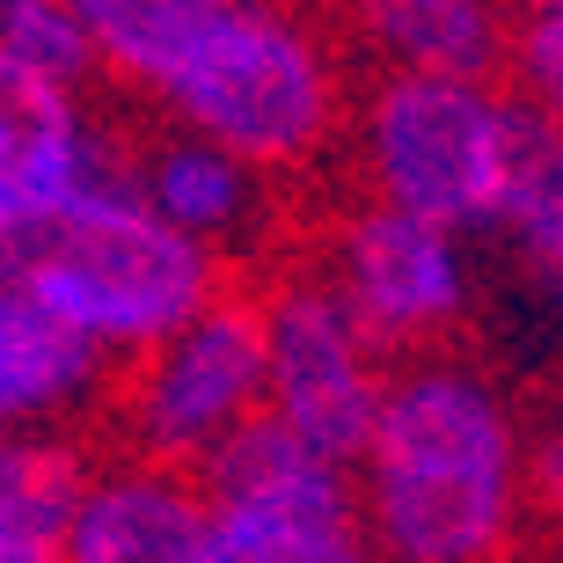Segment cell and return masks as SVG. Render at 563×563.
Masks as SVG:
<instances>
[{
    "label": "cell",
    "instance_id": "2e32d148",
    "mask_svg": "<svg viewBox=\"0 0 563 563\" xmlns=\"http://www.w3.org/2000/svg\"><path fill=\"white\" fill-rule=\"evenodd\" d=\"M0 52L44 81L88 88L96 81V30L88 0H0Z\"/></svg>",
    "mask_w": 563,
    "mask_h": 563
},
{
    "label": "cell",
    "instance_id": "8fae6325",
    "mask_svg": "<svg viewBox=\"0 0 563 563\" xmlns=\"http://www.w3.org/2000/svg\"><path fill=\"white\" fill-rule=\"evenodd\" d=\"M59 563H212L206 483L140 454H96Z\"/></svg>",
    "mask_w": 563,
    "mask_h": 563
},
{
    "label": "cell",
    "instance_id": "7c38bea8",
    "mask_svg": "<svg viewBox=\"0 0 563 563\" xmlns=\"http://www.w3.org/2000/svg\"><path fill=\"white\" fill-rule=\"evenodd\" d=\"M96 410H110V366L0 272V432H81Z\"/></svg>",
    "mask_w": 563,
    "mask_h": 563
},
{
    "label": "cell",
    "instance_id": "277c9868",
    "mask_svg": "<svg viewBox=\"0 0 563 563\" xmlns=\"http://www.w3.org/2000/svg\"><path fill=\"white\" fill-rule=\"evenodd\" d=\"M110 374L132 366L140 352H154L162 336H176L198 308H212L234 286V272L220 256L190 250L176 228H162L146 198L118 176L88 190L37 250L8 264Z\"/></svg>",
    "mask_w": 563,
    "mask_h": 563
},
{
    "label": "cell",
    "instance_id": "5b68a950",
    "mask_svg": "<svg viewBox=\"0 0 563 563\" xmlns=\"http://www.w3.org/2000/svg\"><path fill=\"white\" fill-rule=\"evenodd\" d=\"M110 424H118V454L162 461L184 476L212 468L250 424H264V330L250 292L228 286L176 336L118 366Z\"/></svg>",
    "mask_w": 563,
    "mask_h": 563
},
{
    "label": "cell",
    "instance_id": "9a60e30c",
    "mask_svg": "<svg viewBox=\"0 0 563 563\" xmlns=\"http://www.w3.org/2000/svg\"><path fill=\"white\" fill-rule=\"evenodd\" d=\"M498 242H505V256H512L520 292L563 330V140H542L520 198L505 212Z\"/></svg>",
    "mask_w": 563,
    "mask_h": 563
},
{
    "label": "cell",
    "instance_id": "e0dca14e",
    "mask_svg": "<svg viewBox=\"0 0 563 563\" xmlns=\"http://www.w3.org/2000/svg\"><path fill=\"white\" fill-rule=\"evenodd\" d=\"M505 81L534 110V125L563 140V0H534L512 15V44H505Z\"/></svg>",
    "mask_w": 563,
    "mask_h": 563
},
{
    "label": "cell",
    "instance_id": "7a4b0ae2",
    "mask_svg": "<svg viewBox=\"0 0 563 563\" xmlns=\"http://www.w3.org/2000/svg\"><path fill=\"white\" fill-rule=\"evenodd\" d=\"M344 476L380 563H520L534 534V418L476 352L402 358Z\"/></svg>",
    "mask_w": 563,
    "mask_h": 563
},
{
    "label": "cell",
    "instance_id": "ac0fdd59",
    "mask_svg": "<svg viewBox=\"0 0 563 563\" xmlns=\"http://www.w3.org/2000/svg\"><path fill=\"white\" fill-rule=\"evenodd\" d=\"M534 527L563 534V410L534 418Z\"/></svg>",
    "mask_w": 563,
    "mask_h": 563
},
{
    "label": "cell",
    "instance_id": "5bb4252c",
    "mask_svg": "<svg viewBox=\"0 0 563 563\" xmlns=\"http://www.w3.org/2000/svg\"><path fill=\"white\" fill-rule=\"evenodd\" d=\"M88 468L81 432H0V563H59Z\"/></svg>",
    "mask_w": 563,
    "mask_h": 563
},
{
    "label": "cell",
    "instance_id": "3957f363",
    "mask_svg": "<svg viewBox=\"0 0 563 563\" xmlns=\"http://www.w3.org/2000/svg\"><path fill=\"white\" fill-rule=\"evenodd\" d=\"M549 132L512 81L468 74H366L344 118L352 198L410 212L461 242H498Z\"/></svg>",
    "mask_w": 563,
    "mask_h": 563
},
{
    "label": "cell",
    "instance_id": "4fadbf2b",
    "mask_svg": "<svg viewBox=\"0 0 563 563\" xmlns=\"http://www.w3.org/2000/svg\"><path fill=\"white\" fill-rule=\"evenodd\" d=\"M344 44L374 59V74H468L505 81L512 15L483 0H374L344 15Z\"/></svg>",
    "mask_w": 563,
    "mask_h": 563
},
{
    "label": "cell",
    "instance_id": "30bf717a",
    "mask_svg": "<svg viewBox=\"0 0 563 563\" xmlns=\"http://www.w3.org/2000/svg\"><path fill=\"white\" fill-rule=\"evenodd\" d=\"M125 184L146 198V212L176 228L190 250L220 256V264H242V256H264L278 234V184L256 176L250 162H234L206 140H184V132H146L125 146Z\"/></svg>",
    "mask_w": 563,
    "mask_h": 563
},
{
    "label": "cell",
    "instance_id": "9c48e42d",
    "mask_svg": "<svg viewBox=\"0 0 563 563\" xmlns=\"http://www.w3.org/2000/svg\"><path fill=\"white\" fill-rule=\"evenodd\" d=\"M125 140L88 88L44 81L0 52V272L22 264L88 190L118 176Z\"/></svg>",
    "mask_w": 563,
    "mask_h": 563
},
{
    "label": "cell",
    "instance_id": "ba28073f",
    "mask_svg": "<svg viewBox=\"0 0 563 563\" xmlns=\"http://www.w3.org/2000/svg\"><path fill=\"white\" fill-rule=\"evenodd\" d=\"M212 505V563H380L344 461L300 446L272 418L198 468Z\"/></svg>",
    "mask_w": 563,
    "mask_h": 563
},
{
    "label": "cell",
    "instance_id": "8992f818",
    "mask_svg": "<svg viewBox=\"0 0 563 563\" xmlns=\"http://www.w3.org/2000/svg\"><path fill=\"white\" fill-rule=\"evenodd\" d=\"M308 264L322 272V286L344 300V314L366 330V344L388 366L461 352V336L483 308L476 242L424 228L410 212L366 206V198H344L322 220Z\"/></svg>",
    "mask_w": 563,
    "mask_h": 563
},
{
    "label": "cell",
    "instance_id": "52a82bcc",
    "mask_svg": "<svg viewBox=\"0 0 563 563\" xmlns=\"http://www.w3.org/2000/svg\"><path fill=\"white\" fill-rule=\"evenodd\" d=\"M250 300L264 330V418L314 454L352 461L396 366L366 344V330L344 314V300L322 286L308 256L272 264Z\"/></svg>",
    "mask_w": 563,
    "mask_h": 563
},
{
    "label": "cell",
    "instance_id": "6da1fadb",
    "mask_svg": "<svg viewBox=\"0 0 563 563\" xmlns=\"http://www.w3.org/2000/svg\"><path fill=\"white\" fill-rule=\"evenodd\" d=\"M96 81L125 88L154 132L206 140L292 184L344 146L352 44L278 0H88Z\"/></svg>",
    "mask_w": 563,
    "mask_h": 563
}]
</instances>
